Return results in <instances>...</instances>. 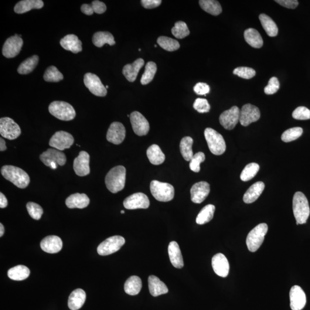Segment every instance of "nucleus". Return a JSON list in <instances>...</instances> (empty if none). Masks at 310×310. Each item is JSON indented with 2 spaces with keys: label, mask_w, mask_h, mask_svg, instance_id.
I'll use <instances>...</instances> for the list:
<instances>
[{
  "label": "nucleus",
  "mask_w": 310,
  "mask_h": 310,
  "mask_svg": "<svg viewBox=\"0 0 310 310\" xmlns=\"http://www.w3.org/2000/svg\"><path fill=\"white\" fill-rule=\"evenodd\" d=\"M265 188L263 182H257L251 186L245 193L243 200L246 203H252L255 202L263 193Z\"/></svg>",
  "instance_id": "nucleus-30"
},
{
  "label": "nucleus",
  "mask_w": 310,
  "mask_h": 310,
  "mask_svg": "<svg viewBox=\"0 0 310 310\" xmlns=\"http://www.w3.org/2000/svg\"><path fill=\"white\" fill-rule=\"evenodd\" d=\"M216 207L213 204H207L200 210L196 219L198 225H203L210 222L213 219Z\"/></svg>",
  "instance_id": "nucleus-40"
},
{
  "label": "nucleus",
  "mask_w": 310,
  "mask_h": 310,
  "mask_svg": "<svg viewBox=\"0 0 310 310\" xmlns=\"http://www.w3.org/2000/svg\"><path fill=\"white\" fill-rule=\"evenodd\" d=\"M81 11L84 13V14L87 16H91L93 15L94 13L93 8H92L91 4H83L81 6Z\"/></svg>",
  "instance_id": "nucleus-58"
},
{
  "label": "nucleus",
  "mask_w": 310,
  "mask_h": 310,
  "mask_svg": "<svg viewBox=\"0 0 310 310\" xmlns=\"http://www.w3.org/2000/svg\"><path fill=\"white\" fill-rule=\"evenodd\" d=\"M6 149V143L4 139L0 138V151H4Z\"/></svg>",
  "instance_id": "nucleus-60"
},
{
  "label": "nucleus",
  "mask_w": 310,
  "mask_h": 310,
  "mask_svg": "<svg viewBox=\"0 0 310 310\" xmlns=\"http://www.w3.org/2000/svg\"><path fill=\"white\" fill-rule=\"evenodd\" d=\"M44 2L42 0H23L19 1L14 8V11L18 14H23L30 10L42 8Z\"/></svg>",
  "instance_id": "nucleus-31"
},
{
  "label": "nucleus",
  "mask_w": 310,
  "mask_h": 310,
  "mask_svg": "<svg viewBox=\"0 0 310 310\" xmlns=\"http://www.w3.org/2000/svg\"><path fill=\"white\" fill-rule=\"evenodd\" d=\"M40 159L44 165L52 169H57L58 165L64 166L67 161L65 154L55 148L48 149L40 155Z\"/></svg>",
  "instance_id": "nucleus-8"
},
{
  "label": "nucleus",
  "mask_w": 310,
  "mask_h": 310,
  "mask_svg": "<svg viewBox=\"0 0 310 310\" xmlns=\"http://www.w3.org/2000/svg\"><path fill=\"white\" fill-rule=\"evenodd\" d=\"M233 74L244 79L250 80L255 76V71L252 68L238 67L234 70Z\"/></svg>",
  "instance_id": "nucleus-50"
},
{
  "label": "nucleus",
  "mask_w": 310,
  "mask_h": 310,
  "mask_svg": "<svg viewBox=\"0 0 310 310\" xmlns=\"http://www.w3.org/2000/svg\"><path fill=\"white\" fill-rule=\"evenodd\" d=\"M74 142V138L69 133L65 131H58L56 132L51 138L49 145L53 148L61 151L70 148Z\"/></svg>",
  "instance_id": "nucleus-12"
},
{
  "label": "nucleus",
  "mask_w": 310,
  "mask_h": 310,
  "mask_svg": "<svg viewBox=\"0 0 310 310\" xmlns=\"http://www.w3.org/2000/svg\"><path fill=\"white\" fill-rule=\"evenodd\" d=\"M27 209L29 216L35 220H39L43 214L42 207L36 203L29 202L27 203Z\"/></svg>",
  "instance_id": "nucleus-48"
},
{
  "label": "nucleus",
  "mask_w": 310,
  "mask_h": 310,
  "mask_svg": "<svg viewBox=\"0 0 310 310\" xmlns=\"http://www.w3.org/2000/svg\"><path fill=\"white\" fill-rule=\"evenodd\" d=\"M156 71H157V66L155 62H149L146 63L144 73L141 78V84L142 85H146L151 83L155 77Z\"/></svg>",
  "instance_id": "nucleus-42"
},
{
  "label": "nucleus",
  "mask_w": 310,
  "mask_h": 310,
  "mask_svg": "<svg viewBox=\"0 0 310 310\" xmlns=\"http://www.w3.org/2000/svg\"><path fill=\"white\" fill-rule=\"evenodd\" d=\"M39 60V56H37L29 57L20 64L18 69V73L23 75L31 73L38 64Z\"/></svg>",
  "instance_id": "nucleus-41"
},
{
  "label": "nucleus",
  "mask_w": 310,
  "mask_h": 310,
  "mask_svg": "<svg viewBox=\"0 0 310 310\" xmlns=\"http://www.w3.org/2000/svg\"><path fill=\"white\" fill-rule=\"evenodd\" d=\"M93 43L94 46L101 48L105 44L113 46L115 44L114 36L109 32H97L94 34Z\"/></svg>",
  "instance_id": "nucleus-36"
},
{
  "label": "nucleus",
  "mask_w": 310,
  "mask_h": 310,
  "mask_svg": "<svg viewBox=\"0 0 310 310\" xmlns=\"http://www.w3.org/2000/svg\"><path fill=\"white\" fill-rule=\"evenodd\" d=\"M144 65V60L141 58L138 59L134 63L125 65L122 70V73L129 82L134 83L137 78L140 70Z\"/></svg>",
  "instance_id": "nucleus-25"
},
{
  "label": "nucleus",
  "mask_w": 310,
  "mask_h": 310,
  "mask_svg": "<svg viewBox=\"0 0 310 310\" xmlns=\"http://www.w3.org/2000/svg\"><path fill=\"white\" fill-rule=\"evenodd\" d=\"M244 38L248 44L255 49H260L263 46V40L259 32L254 28L245 30Z\"/></svg>",
  "instance_id": "nucleus-32"
},
{
  "label": "nucleus",
  "mask_w": 310,
  "mask_h": 310,
  "mask_svg": "<svg viewBox=\"0 0 310 310\" xmlns=\"http://www.w3.org/2000/svg\"><path fill=\"white\" fill-rule=\"evenodd\" d=\"M60 44L64 50L77 54L83 51L81 41L73 34L67 35L60 40Z\"/></svg>",
  "instance_id": "nucleus-26"
},
{
  "label": "nucleus",
  "mask_w": 310,
  "mask_h": 310,
  "mask_svg": "<svg viewBox=\"0 0 310 310\" xmlns=\"http://www.w3.org/2000/svg\"><path fill=\"white\" fill-rule=\"evenodd\" d=\"M4 178L20 189H25L28 186L30 178L28 173L22 169L13 166H4L1 169Z\"/></svg>",
  "instance_id": "nucleus-1"
},
{
  "label": "nucleus",
  "mask_w": 310,
  "mask_h": 310,
  "mask_svg": "<svg viewBox=\"0 0 310 310\" xmlns=\"http://www.w3.org/2000/svg\"><path fill=\"white\" fill-rule=\"evenodd\" d=\"M21 129L19 125L9 117L0 119V134L3 138L12 141L21 135Z\"/></svg>",
  "instance_id": "nucleus-10"
},
{
  "label": "nucleus",
  "mask_w": 310,
  "mask_h": 310,
  "mask_svg": "<svg viewBox=\"0 0 310 310\" xmlns=\"http://www.w3.org/2000/svg\"><path fill=\"white\" fill-rule=\"evenodd\" d=\"M148 287L150 294L155 297L169 292V289L164 282L154 275L150 276L148 278Z\"/></svg>",
  "instance_id": "nucleus-28"
},
{
  "label": "nucleus",
  "mask_w": 310,
  "mask_h": 310,
  "mask_svg": "<svg viewBox=\"0 0 310 310\" xmlns=\"http://www.w3.org/2000/svg\"><path fill=\"white\" fill-rule=\"evenodd\" d=\"M205 161V155L204 153L199 152L194 155L193 158L190 161V169L192 171L195 172H199L200 168V164L201 163Z\"/></svg>",
  "instance_id": "nucleus-49"
},
{
  "label": "nucleus",
  "mask_w": 310,
  "mask_h": 310,
  "mask_svg": "<svg viewBox=\"0 0 310 310\" xmlns=\"http://www.w3.org/2000/svg\"><path fill=\"white\" fill-rule=\"evenodd\" d=\"M210 192V185L206 182H197L190 190L191 199L195 203H201L206 199Z\"/></svg>",
  "instance_id": "nucleus-19"
},
{
  "label": "nucleus",
  "mask_w": 310,
  "mask_h": 310,
  "mask_svg": "<svg viewBox=\"0 0 310 310\" xmlns=\"http://www.w3.org/2000/svg\"><path fill=\"white\" fill-rule=\"evenodd\" d=\"M193 139L192 138L186 136L181 140L180 143V151L184 159L189 162L193 157L192 146Z\"/></svg>",
  "instance_id": "nucleus-39"
},
{
  "label": "nucleus",
  "mask_w": 310,
  "mask_h": 310,
  "mask_svg": "<svg viewBox=\"0 0 310 310\" xmlns=\"http://www.w3.org/2000/svg\"><path fill=\"white\" fill-rule=\"evenodd\" d=\"M90 155L85 151L80 152L78 157L75 159L73 168L76 174L80 176H85L89 174Z\"/></svg>",
  "instance_id": "nucleus-20"
},
{
  "label": "nucleus",
  "mask_w": 310,
  "mask_h": 310,
  "mask_svg": "<svg viewBox=\"0 0 310 310\" xmlns=\"http://www.w3.org/2000/svg\"><path fill=\"white\" fill-rule=\"evenodd\" d=\"M42 250L49 254H56L62 250L63 243L61 238L56 236H47L40 243Z\"/></svg>",
  "instance_id": "nucleus-23"
},
{
  "label": "nucleus",
  "mask_w": 310,
  "mask_h": 310,
  "mask_svg": "<svg viewBox=\"0 0 310 310\" xmlns=\"http://www.w3.org/2000/svg\"><path fill=\"white\" fill-rule=\"evenodd\" d=\"M240 109L236 106L231 107L220 115V124L227 130H231L240 122Z\"/></svg>",
  "instance_id": "nucleus-13"
},
{
  "label": "nucleus",
  "mask_w": 310,
  "mask_h": 310,
  "mask_svg": "<svg viewBox=\"0 0 310 310\" xmlns=\"http://www.w3.org/2000/svg\"><path fill=\"white\" fill-rule=\"evenodd\" d=\"M168 251L169 260L173 266L176 268H182L184 262L178 244L175 241L171 242L169 245Z\"/></svg>",
  "instance_id": "nucleus-27"
},
{
  "label": "nucleus",
  "mask_w": 310,
  "mask_h": 310,
  "mask_svg": "<svg viewBox=\"0 0 310 310\" xmlns=\"http://www.w3.org/2000/svg\"><path fill=\"white\" fill-rule=\"evenodd\" d=\"M199 4L203 11L213 16H218L222 13L223 9L220 2L216 0H200Z\"/></svg>",
  "instance_id": "nucleus-38"
},
{
  "label": "nucleus",
  "mask_w": 310,
  "mask_h": 310,
  "mask_svg": "<svg viewBox=\"0 0 310 310\" xmlns=\"http://www.w3.org/2000/svg\"><path fill=\"white\" fill-rule=\"evenodd\" d=\"M155 47H157V45H155Z\"/></svg>",
  "instance_id": "nucleus-64"
},
{
  "label": "nucleus",
  "mask_w": 310,
  "mask_h": 310,
  "mask_svg": "<svg viewBox=\"0 0 310 310\" xmlns=\"http://www.w3.org/2000/svg\"><path fill=\"white\" fill-rule=\"evenodd\" d=\"M303 129L301 127H295L287 129L282 134L281 139L282 141L289 142L298 139L303 134Z\"/></svg>",
  "instance_id": "nucleus-47"
},
{
  "label": "nucleus",
  "mask_w": 310,
  "mask_h": 310,
  "mask_svg": "<svg viewBox=\"0 0 310 310\" xmlns=\"http://www.w3.org/2000/svg\"><path fill=\"white\" fill-rule=\"evenodd\" d=\"M210 90V86L205 83H199L194 87V91L197 95H206L209 93Z\"/></svg>",
  "instance_id": "nucleus-54"
},
{
  "label": "nucleus",
  "mask_w": 310,
  "mask_h": 310,
  "mask_svg": "<svg viewBox=\"0 0 310 310\" xmlns=\"http://www.w3.org/2000/svg\"><path fill=\"white\" fill-rule=\"evenodd\" d=\"M106 87V88L107 89V88H109V86H106V87Z\"/></svg>",
  "instance_id": "nucleus-63"
},
{
  "label": "nucleus",
  "mask_w": 310,
  "mask_h": 310,
  "mask_svg": "<svg viewBox=\"0 0 310 310\" xmlns=\"http://www.w3.org/2000/svg\"><path fill=\"white\" fill-rule=\"evenodd\" d=\"M84 84L92 94L98 97L106 96L107 89L96 75L90 73L85 74Z\"/></svg>",
  "instance_id": "nucleus-11"
},
{
  "label": "nucleus",
  "mask_w": 310,
  "mask_h": 310,
  "mask_svg": "<svg viewBox=\"0 0 310 310\" xmlns=\"http://www.w3.org/2000/svg\"><path fill=\"white\" fill-rule=\"evenodd\" d=\"M23 40L18 35L12 36L5 41L2 47V54L7 58L15 57L21 51Z\"/></svg>",
  "instance_id": "nucleus-15"
},
{
  "label": "nucleus",
  "mask_w": 310,
  "mask_h": 310,
  "mask_svg": "<svg viewBox=\"0 0 310 310\" xmlns=\"http://www.w3.org/2000/svg\"><path fill=\"white\" fill-rule=\"evenodd\" d=\"M150 190L153 197L160 202H169L174 197V188L168 183L152 180L150 184Z\"/></svg>",
  "instance_id": "nucleus-5"
},
{
  "label": "nucleus",
  "mask_w": 310,
  "mask_h": 310,
  "mask_svg": "<svg viewBox=\"0 0 310 310\" xmlns=\"http://www.w3.org/2000/svg\"><path fill=\"white\" fill-rule=\"evenodd\" d=\"M262 26L269 36L275 37L278 35V27L270 16L262 13L259 16Z\"/></svg>",
  "instance_id": "nucleus-37"
},
{
  "label": "nucleus",
  "mask_w": 310,
  "mask_h": 310,
  "mask_svg": "<svg viewBox=\"0 0 310 310\" xmlns=\"http://www.w3.org/2000/svg\"><path fill=\"white\" fill-rule=\"evenodd\" d=\"M157 43L162 49L170 51L178 50L180 48V44L178 41L166 36L159 37Z\"/></svg>",
  "instance_id": "nucleus-43"
},
{
  "label": "nucleus",
  "mask_w": 310,
  "mask_h": 310,
  "mask_svg": "<svg viewBox=\"0 0 310 310\" xmlns=\"http://www.w3.org/2000/svg\"><path fill=\"white\" fill-rule=\"evenodd\" d=\"M44 80L49 83H57L63 80V76L56 66L48 67L44 74Z\"/></svg>",
  "instance_id": "nucleus-45"
},
{
  "label": "nucleus",
  "mask_w": 310,
  "mask_h": 310,
  "mask_svg": "<svg viewBox=\"0 0 310 310\" xmlns=\"http://www.w3.org/2000/svg\"><path fill=\"white\" fill-rule=\"evenodd\" d=\"M260 166L257 163H252L245 167L240 175L241 180L247 182L253 179L259 171Z\"/></svg>",
  "instance_id": "nucleus-44"
},
{
  "label": "nucleus",
  "mask_w": 310,
  "mask_h": 310,
  "mask_svg": "<svg viewBox=\"0 0 310 310\" xmlns=\"http://www.w3.org/2000/svg\"><path fill=\"white\" fill-rule=\"evenodd\" d=\"M121 214H124V213H125L124 211V210H121Z\"/></svg>",
  "instance_id": "nucleus-62"
},
{
  "label": "nucleus",
  "mask_w": 310,
  "mask_h": 310,
  "mask_svg": "<svg viewBox=\"0 0 310 310\" xmlns=\"http://www.w3.org/2000/svg\"><path fill=\"white\" fill-rule=\"evenodd\" d=\"M194 110L199 113H207L210 110V105L206 99L197 98L193 104Z\"/></svg>",
  "instance_id": "nucleus-51"
},
{
  "label": "nucleus",
  "mask_w": 310,
  "mask_h": 310,
  "mask_svg": "<svg viewBox=\"0 0 310 310\" xmlns=\"http://www.w3.org/2000/svg\"><path fill=\"white\" fill-rule=\"evenodd\" d=\"M214 272L219 277L226 278L229 272V264L225 255L223 254L214 255L212 261Z\"/></svg>",
  "instance_id": "nucleus-22"
},
{
  "label": "nucleus",
  "mask_w": 310,
  "mask_h": 310,
  "mask_svg": "<svg viewBox=\"0 0 310 310\" xmlns=\"http://www.w3.org/2000/svg\"><path fill=\"white\" fill-rule=\"evenodd\" d=\"M142 288L141 279L137 276H132L126 281L124 290L127 294L136 295L139 294Z\"/></svg>",
  "instance_id": "nucleus-35"
},
{
  "label": "nucleus",
  "mask_w": 310,
  "mask_h": 310,
  "mask_svg": "<svg viewBox=\"0 0 310 310\" xmlns=\"http://www.w3.org/2000/svg\"><path fill=\"white\" fill-rule=\"evenodd\" d=\"M53 116L63 121H71L76 116V112L71 105L64 101H54L49 107Z\"/></svg>",
  "instance_id": "nucleus-6"
},
{
  "label": "nucleus",
  "mask_w": 310,
  "mask_h": 310,
  "mask_svg": "<svg viewBox=\"0 0 310 310\" xmlns=\"http://www.w3.org/2000/svg\"><path fill=\"white\" fill-rule=\"evenodd\" d=\"M146 155L151 164L160 165L165 161V155L159 146L156 144L150 146L146 151Z\"/></svg>",
  "instance_id": "nucleus-33"
},
{
  "label": "nucleus",
  "mask_w": 310,
  "mask_h": 310,
  "mask_svg": "<svg viewBox=\"0 0 310 310\" xmlns=\"http://www.w3.org/2000/svg\"><path fill=\"white\" fill-rule=\"evenodd\" d=\"M268 227L266 224L258 225L248 234L246 243L249 251L252 252L257 251L264 240Z\"/></svg>",
  "instance_id": "nucleus-7"
},
{
  "label": "nucleus",
  "mask_w": 310,
  "mask_h": 310,
  "mask_svg": "<svg viewBox=\"0 0 310 310\" xmlns=\"http://www.w3.org/2000/svg\"><path fill=\"white\" fill-rule=\"evenodd\" d=\"M130 120L135 134L142 136L148 134L149 124L147 120L140 112L135 111L130 115Z\"/></svg>",
  "instance_id": "nucleus-16"
},
{
  "label": "nucleus",
  "mask_w": 310,
  "mask_h": 310,
  "mask_svg": "<svg viewBox=\"0 0 310 310\" xmlns=\"http://www.w3.org/2000/svg\"><path fill=\"white\" fill-rule=\"evenodd\" d=\"M8 206V200L5 196L2 193H0V207L5 208Z\"/></svg>",
  "instance_id": "nucleus-59"
},
{
  "label": "nucleus",
  "mask_w": 310,
  "mask_h": 310,
  "mask_svg": "<svg viewBox=\"0 0 310 310\" xmlns=\"http://www.w3.org/2000/svg\"><path fill=\"white\" fill-rule=\"evenodd\" d=\"M91 5L94 12L97 14H102L107 11V6L103 2L95 0L91 2Z\"/></svg>",
  "instance_id": "nucleus-55"
},
{
  "label": "nucleus",
  "mask_w": 310,
  "mask_h": 310,
  "mask_svg": "<svg viewBox=\"0 0 310 310\" xmlns=\"http://www.w3.org/2000/svg\"><path fill=\"white\" fill-rule=\"evenodd\" d=\"M161 0H141V4L145 9H153L158 7L161 5Z\"/></svg>",
  "instance_id": "nucleus-57"
},
{
  "label": "nucleus",
  "mask_w": 310,
  "mask_h": 310,
  "mask_svg": "<svg viewBox=\"0 0 310 310\" xmlns=\"http://www.w3.org/2000/svg\"><path fill=\"white\" fill-rule=\"evenodd\" d=\"M126 180V169L118 166L112 169L105 177L107 189L112 193H117L124 189Z\"/></svg>",
  "instance_id": "nucleus-2"
},
{
  "label": "nucleus",
  "mask_w": 310,
  "mask_h": 310,
  "mask_svg": "<svg viewBox=\"0 0 310 310\" xmlns=\"http://www.w3.org/2000/svg\"><path fill=\"white\" fill-rule=\"evenodd\" d=\"M204 137L211 152L215 155H221L226 151V143L223 136L210 128L204 132Z\"/></svg>",
  "instance_id": "nucleus-4"
},
{
  "label": "nucleus",
  "mask_w": 310,
  "mask_h": 310,
  "mask_svg": "<svg viewBox=\"0 0 310 310\" xmlns=\"http://www.w3.org/2000/svg\"><path fill=\"white\" fill-rule=\"evenodd\" d=\"M125 136L126 130L124 125L121 122H114L108 129L107 139L108 141L118 145L123 142Z\"/></svg>",
  "instance_id": "nucleus-18"
},
{
  "label": "nucleus",
  "mask_w": 310,
  "mask_h": 310,
  "mask_svg": "<svg viewBox=\"0 0 310 310\" xmlns=\"http://www.w3.org/2000/svg\"><path fill=\"white\" fill-rule=\"evenodd\" d=\"M292 117L298 120H310V111L305 107H299L293 112Z\"/></svg>",
  "instance_id": "nucleus-52"
},
{
  "label": "nucleus",
  "mask_w": 310,
  "mask_h": 310,
  "mask_svg": "<svg viewBox=\"0 0 310 310\" xmlns=\"http://www.w3.org/2000/svg\"><path fill=\"white\" fill-rule=\"evenodd\" d=\"M86 298V293L83 289L80 288L75 289L69 296L68 306L71 310H79L84 305Z\"/></svg>",
  "instance_id": "nucleus-29"
},
{
  "label": "nucleus",
  "mask_w": 310,
  "mask_h": 310,
  "mask_svg": "<svg viewBox=\"0 0 310 310\" xmlns=\"http://www.w3.org/2000/svg\"><path fill=\"white\" fill-rule=\"evenodd\" d=\"M89 203L90 199L85 194H74L68 197L66 200V206L70 209H84Z\"/></svg>",
  "instance_id": "nucleus-24"
},
{
  "label": "nucleus",
  "mask_w": 310,
  "mask_h": 310,
  "mask_svg": "<svg viewBox=\"0 0 310 310\" xmlns=\"http://www.w3.org/2000/svg\"><path fill=\"white\" fill-rule=\"evenodd\" d=\"M172 35L176 38L182 39L190 35V30L186 23L180 21L175 24V26L171 29Z\"/></svg>",
  "instance_id": "nucleus-46"
},
{
  "label": "nucleus",
  "mask_w": 310,
  "mask_h": 310,
  "mask_svg": "<svg viewBox=\"0 0 310 310\" xmlns=\"http://www.w3.org/2000/svg\"><path fill=\"white\" fill-rule=\"evenodd\" d=\"M124 206L128 210L147 209L150 204L149 200L145 194L138 193L129 196L124 201Z\"/></svg>",
  "instance_id": "nucleus-17"
},
{
  "label": "nucleus",
  "mask_w": 310,
  "mask_h": 310,
  "mask_svg": "<svg viewBox=\"0 0 310 310\" xmlns=\"http://www.w3.org/2000/svg\"><path fill=\"white\" fill-rule=\"evenodd\" d=\"M293 213L296 225L306 224L308 221L310 209L308 199L302 192H296L293 197Z\"/></svg>",
  "instance_id": "nucleus-3"
},
{
  "label": "nucleus",
  "mask_w": 310,
  "mask_h": 310,
  "mask_svg": "<svg viewBox=\"0 0 310 310\" xmlns=\"http://www.w3.org/2000/svg\"><path fill=\"white\" fill-rule=\"evenodd\" d=\"M30 270L23 265H17L8 271V277L13 281H22L29 277Z\"/></svg>",
  "instance_id": "nucleus-34"
},
{
  "label": "nucleus",
  "mask_w": 310,
  "mask_h": 310,
  "mask_svg": "<svg viewBox=\"0 0 310 310\" xmlns=\"http://www.w3.org/2000/svg\"><path fill=\"white\" fill-rule=\"evenodd\" d=\"M290 307L292 310H302L306 304V296L299 285H294L289 292Z\"/></svg>",
  "instance_id": "nucleus-21"
},
{
  "label": "nucleus",
  "mask_w": 310,
  "mask_h": 310,
  "mask_svg": "<svg viewBox=\"0 0 310 310\" xmlns=\"http://www.w3.org/2000/svg\"><path fill=\"white\" fill-rule=\"evenodd\" d=\"M275 2L288 9H295L299 5L297 0H276Z\"/></svg>",
  "instance_id": "nucleus-56"
},
{
  "label": "nucleus",
  "mask_w": 310,
  "mask_h": 310,
  "mask_svg": "<svg viewBox=\"0 0 310 310\" xmlns=\"http://www.w3.org/2000/svg\"><path fill=\"white\" fill-rule=\"evenodd\" d=\"M280 88V83L277 77H272L268 85L264 88V93L267 95L274 94Z\"/></svg>",
  "instance_id": "nucleus-53"
},
{
  "label": "nucleus",
  "mask_w": 310,
  "mask_h": 310,
  "mask_svg": "<svg viewBox=\"0 0 310 310\" xmlns=\"http://www.w3.org/2000/svg\"><path fill=\"white\" fill-rule=\"evenodd\" d=\"M260 112L259 109L254 105L247 104L244 105L240 111V122L244 127H247L252 122L259 120Z\"/></svg>",
  "instance_id": "nucleus-14"
},
{
  "label": "nucleus",
  "mask_w": 310,
  "mask_h": 310,
  "mask_svg": "<svg viewBox=\"0 0 310 310\" xmlns=\"http://www.w3.org/2000/svg\"><path fill=\"white\" fill-rule=\"evenodd\" d=\"M4 227L2 224H0V237H2L4 234Z\"/></svg>",
  "instance_id": "nucleus-61"
},
{
  "label": "nucleus",
  "mask_w": 310,
  "mask_h": 310,
  "mask_svg": "<svg viewBox=\"0 0 310 310\" xmlns=\"http://www.w3.org/2000/svg\"><path fill=\"white\" fill-rule=\"evenodd\" d=\"M125 243L124 237L120 236H112L102 242L97 248L98 254L101 255H108L120 250Z\"/></svg>",
  "instance_id": "nucleus-9"
}]
</instances>
